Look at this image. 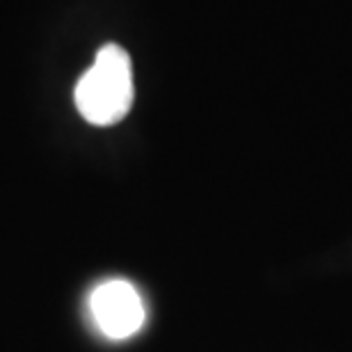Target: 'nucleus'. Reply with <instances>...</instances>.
<instances>
[{
	"instance_id": "f03ea898",
	"label": "nucleus",
	"mask_w": 352,
	"mask_h": 352,
	"mask_svg": "<svg viewBox=\"0 0 352 352\" xmlns=\"http://www.w3.org/2000/svg\"><path fill=\"white\" fill-rule=\"evenodd\" d=\"M89 311L96 327L115 341L138 334L146 318L140 293L124 279H112L96 286L89 298Z\"/></svg>"
},
{
	"instance_id": "f257e3e1",
	"label": "nucleus",
	"mask_w": 352,
	"mask_h": 352,
	"mask_svg": "<svg viewBox=\"0 0 352 352\" xmlns=\"http://www.w3.org/2000/svg\"><path fill=\"white\" fill-rule=\"evenodd\" d=\"M133 96L131 55L117 44H105L96 60L80 76L74 91L76 108L94 126H112L129 115Z\"/></svg>"
}]
</instances>
